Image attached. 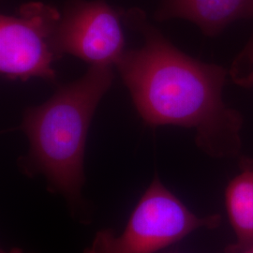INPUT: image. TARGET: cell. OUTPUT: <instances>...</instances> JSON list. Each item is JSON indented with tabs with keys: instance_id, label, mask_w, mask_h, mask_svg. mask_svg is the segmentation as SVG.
Instances as JSON below:
<instances>
[{
	"instance_id": "obj_11",
	"label": "cell",
	"mask_w": 253,
	"mask_h": 253,
	"mask_svg": "<svg viewBox=\"0 0 253 253\" xmlns=\"http://www.w3.org/2000/svg\"><path fill=\"white\" fill-rule=\"evenodd\" d=\"M249 41H252V42H253V33H252V36H251V38H250V40Z\"/></svg>"
},
{
	"instance_id": "obj_9",
	"label": "cell",
	"mask_w": 253,
	"mask_h": 253,
	"mask_svg": "<svg viewBox=\"0 0 253 253\" xmlns=\"http://www.w3.org/2000/svg\"><path fill=\"white\" fill-rule=\"evenodd\" d=\"M0 253H26L25 251H23L22 249L20 248H12V249H9V250H3L1 249Z\"/></svg>"
},
{
	"instance_id": "obj_2",
	"label": "cell",
	"mask_w": 253,
	"mask_h": 253,
	"mask_svg": "<svg viewBox=\"0 0 253 253\" xmlns=\"http://www.w3.org/2000/svg\"><path fill=\"white\" fill-rule=\"evenodd\" d=\"M114 80L112 66H90L81 78L57 87L42 105L27 108L19 126L29 148L18 159L28 177L42 175L47 190L62 196L70 208L84 203V162L91 120Z\"/></svg>"
},
{
	"instance_id": "obj_7",
	"label": "cell",
	"mask_w": 253,
	"mask_h": 253,
	"mask_svg": "<svg viewBox=\"0 0 253 253\" xmlns=\"http://www.w3.org/2000/svg\"><path fill=\"white\" fill-rule=\"evenodd\" d=\"M227 213L235 234V241L226 253H243L253 248V161L242 159L240 172L227 186Z\"/></svg>"
},
{
	"instance_id": "obj_8",
	"label": "cell",
	"mask_w": 253,
	"mask_h": 253,
	"mask_svg": "<svg viewBox=\"0 0 253 253\" xmlns=\"http://www.w3.org/2000/svg\"><path fill=\"white\" fill-rule=\"evenodd\" d=\"M235 84L253 88V42L248 41L243 50L237 54L229 71Z\"/></svg>"
},
{
	"instance_id": "obj_6",
	"label": "cell",
	"mask_w": 253,
	"mask_h": 253,
	"mask_svg": "<svg viewBox=\"0 0 253 253\" xmlns=\"http://www.w3.org/2000/svg\"><path fill=\"white\" fill-rule=\"evenodd\" d=\"M253 17V0H163L157 10L160 21L184 19L209 37L221 33L240 19Z\"/></svg>"
},
{
	"instance_id": "obj_4",
	"label": "cell",
	"mask_w": 253,
	"mask_h": 253,
	"mask_svg": "<svg viewBox=\"0 0 253 253\" xmlns=\"http://www.w3.org/2000/svg\"><path fill=\"white\" fill-rule=\"evenodd\" d=\"M60 20L61 12L42 2H29L11 15H1V74L12 81H56L52 64L62 56L56 46Z\"/></svg>"
},
{
	"instance_id": "obj_1",
	"label": "cell",
	"mask_w": 253,
	"mask_h": 253,
	"mask_svg": "<svg viewBox=\"0 0 253 253\" xmlns=\"http://www.w3.org/2000/svg\"><path fill=\"white\" fill-rule=\"evenodd\" d=\"M126 22L144 44L126 51L116 66L145 124L194 128L196 144L208 156L235 157L243 117L222 98L229 72L183 53L141 9L128 10Z\"/></svg>"
},
{
	"instance_id": "obj_10",
	"label": "cell",
	"mask_w": 253,
	"mask_h": 253,
	"mask_svg": "<svg viewBox=\"0 0 253 253\" xmlns=\"http://www.w3.org/2000/svg\"><path fill=\"white\" fill-rule=\"evenodd\" d=\"M253 253V248H251L250 250H248V251H246L245 253Z\"/></svg>"
},
{
	"instance_id": "obj_3",
	"label": "cell",
	"mask_w": 253,
	"mask_h": 253,
	"mask_svg": "<svg viewBox=\"0 0 253 253\" xmlns=\"http://www.w3.org/2000/svg\"><path fill=\"white\" fill-rule=\"evenodd\" d=\"M218 215L199 217L168 190L156 174L137 203L124 231L96 233L84 253H156L202 228L214 229Z\"/></svg>"
},
{
	"instance_id": "obj_5",
	"label": "cell",
	"mask_w": 253,
	"mask_h": 253,
	"mask_svg": "<svg viewBox=\"0 0 253 253\" xmlns=\"http://www.w3.org/2000/svg\"><path fill=\"white\" fill-rule=\"evenodd\" d=\"M61 55L72 54L90 66L117 65L125 38L116 9L103 0H69L56 34Z\"/></svg>"
}]
</instances>
